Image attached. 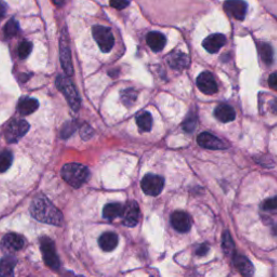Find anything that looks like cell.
<instances>
[{
	"label": "cell",
	"instance_id": "cell-1",
	"mask_svg": "<svg viewBox=\"0 0 277 277\" xmlns=\"http://www.w3.org/2000/svg\"><path fill=\"white\" fill-rule=\"evenodd\" d=\"M30 214L39 222L56 226H60L63 223V214L61 211H58L54 204L44 196H39L32 200Z\"/></svg>",
	"mask_w": 277,
	"mask_h": 277
},
{
	"label": "cell",
	"instance_id": "cell-2",
	"mask_svg": "<svg viewBox=\"0 0 277 277\" xmlns=\"http://www.w3.org/2000/svg\"><path fill=\"white\" fill-rule=\"evenodd\" d=\"M62 176L70 186L78 188L89 180V169L80 164H68L62 169Z\"/></svg>",
	"mask_w": 277,
	"mask_h": 277
},
{
	"label": "cell",
	"instance_id": "cell-3",
	"mask_svg": "<svg viewBox=\"0 0 277 277\" xmlns=\"http://www.w3.org/2000/svg\"><path fill=\"white\" fill-rule=\"evenodd\" d=\"M56 87L64 94V96L66 98V100L72 110L78 112L82 106V101L80 98H79L77 89L74 84L72 82L70 79L68 77L60 75L56 78Z\"/></svg>",
	"mask_w": 277,
	"mask_h": 277
},
{
	"label": "cell",
	"instance_id": "cell-4",
	"mask_svg": "<svg viewBox=\"0 0 277 277\" xmlns=\"http://www.w3.org/2000/svg\"><path fill=\"white\" fill-rule=\"evenodd\" d=\"M92 35H94V40L104 54H108V52L113 50L115 38L110 28L100 25L94 26V30H92Z\"/></svg>",
	"mask_w": 277,
	"mask_h": 277
},
{
	"label": "cell",
	"instance_id": "cell-5",
	"mask_svg": "<svg viewBox=\"0 0 277 277\" xmlns=\"http://www.w3.org/2000/svg\"><path fill=\"white\" fill-rule=\"evenodd\" d=\"M40 248L46 264L54 270H58L60 268V260H58V256L56 254L54 242L48 237H44L40 240Z\"/></svg>",
	"mask_w": 277,
	"mask_h": 277
},
{
	"label": "cell",
	"instance_id": "cell-6",
	"mask_svg": "<svg viewBox=\"0 0 277 277\" xmlns=\"http://www.w3.org/2000/svg\"><path fill=\"white\" fill-rule=\"evenodd\" d=\"M60 58L61 64L64 72H66L68 76H72L74 74V68H72V54L70 49V42H68V35L66 30L62 32L61 42H60Z\"/></svg>",
	"mask_w": 277,
	"mask_h": 277
},
{
	"label": "cell",
	"instance_id": "cell-7",
	"mask_svg": "<svg viewBox=\"0 0 277 277\" xmlns=\"http://www.w3.org/2000/svg\"><path fill=\"white\" fill-rule=\"evenodd\" d=\"M141 186L143 192L148 196H158L164 188V180L160 176L148 174L143 178Z\"/></svg>",
	"mask_w": 277,
	"mask_h": 277
},
{
	"label": "cell",
	"instance_id": "cell-8",
	"mask_svg": "<svg viewBox=\"0 0 277 277\" xmlns=\"http://www.w3.org/2000/svg\"><path fill=\"white\" fill-rule=\"evenodd\" d=\"M30 130V124L26 120L12 122L6 130V138L9 143H16L22 138Z\"/></svg>",
	"mask_w": 277,
	"mask_h": 277
},
{
	"label": "cell",
	"instance_id": "cell-9",
	"mask_svg": "<svg viewBox=\"0 0 277 277\" xmlns=\"http://www.w3.org/2000/svg\"><path fill=\"white\" fill-rule=\"evenodd\" d=\"M224 10L232 18L244 21L247 14L248 6L244 0H226L224 2Z\"/></svg>",
	"mask_w": 277,
	"mask_h": 277
},
{
	"label": "cell",
	"instance_id": "cell-10",
	"mask_svg": "<svg viewBox=\"0 0 277 277\" xmlns=\"http://www.w3.org/2000/svg\"><path fill=\"white\" fill-rule=\"evenodd\" d=\"M25 246V240L21 235L18 234H6L0 244V248H2L6 254L18 252L22 250Z\"/></svg>",
	"mask_w": 277,
	"mask_h": 277
},
{
	"label": "cell",
	"instance_id": "cell-11",
	"mask_svg": "<svg viewBox=\"0 0 277 277\" xmlns=\"http://www.w3.org/2000/svg\"><path fill=\"white\" fill-rule=\"evenodd\" d=\"M197 87L207 96H212L218 92V84L214 75L210 72H204L197 78Z\"/></svg>",
	"mask_w": 277,
	"mask_h": 277
},
{
	"label": "cell",
	"instance_id": "cell-12",
	"mask_svg": "<svg viewBox=\"0 0 277 277\" xmlns=\"http://www.w3.org/2000/svg\"><path fill=\"white\" fill-rule=\"evenodd\" d=\"M171 226L179 233H188L192 228V219L184 211H176L171 216Z\"/></svg>",
	"mask_w": 277,
	"mask_h": 277
},
{
	"label": "cell",
	"instance_id": "cell-13",
	"mask_svg": "<svg viewBox=\"0 0 277 277\" xmlns=\"http://www.w3.org/2000/svg\"><path fill=\"white\" fill-rule=\"evenodd\" d=\"M140 220V207L136 202H129L124 206L122 223L128 228H134Z\"/></svg>",
	"mask_w": 277,
	"mask_h": 277
},
{
	"label": "cell",
	"instance_id": "cell-14",
	"mask_svg": "<svg viewBox=\"0 0 277 277\" xmlns=\"http://www.w3.org/2000/svg\"><path fill=\"white\" fill-rule=\"evenodd\" d=\"M197 142L200 145L202 148H207V150H226L228 145L221 141L219 138L214 136L209 132H202L197 138Z\"/></svg>",
	"mask_w": 277,
	"mask_h": 277
},
{
	"label": "cell",
	"instance_id": "cell-15",
	"mask_svg": "<svg viewBox=\"0 0 277 277\" xmlns=\"http://www.w3.org/2000/svg\"><path fill=\"white\" fill-rule=\"evenodd\" d=\"M226 44V37L222 34H214L207 37L202 42L204 48L208 51L209 54H214L216 52H219L223 46Z\"/></svg>",
	"mask_w": 277,
	"mask_h": 277
},
{
	"label": "cell",
	"instance_id": "cell-16",
	"mask_svg": "<svg viewBox=\"0 0 277 277\" xmlns=\"http://www.w3.org/2000/svg\"><path fill=\"white\" fill-rule=\"evenodd\" d=\"M168 63L171 68H174L176 70H186L188 68L190 60L186 54L176 51V52H172V54H169Z\"/></svg>",
	"mask_w": 277,
	"mask_h": 277
},
{
	"label": "cell",
	"instance_id": "cell-17",
	"mask_svg": "<svg viewBox=\"0 0 277 277\" xmlns=\"http://www.w3.org/2000/svg\"><path fill=\"white\" fill-rule=\"evenodd\" d=\"M214 116L218 120L228 124L235 120L236 113L235 110L228 104H220L214 110Z\"/></svg>",
	"mask_w": 277,
	"mask_h": 277
},
{
	"label": "cell",
	"instance_id": "cell-18",
	"mask_svg": "<svg viewBox=\"0 0 277 277\" xmlns=\"http://www.w3.org/2000/svg\"><path fill=\"white\" fill-rule=\"evenodd\" d=\"M234 266L237 268V270L245 276V277H252L254 273V268L252 263L246 258L245 256L242 254H236L234 256Z\"/></svg>",
	"mask_w": 277,
	"mask_h": 277
},
{
	"label": "cell",
	"instance_id": "cell-19",
	"mask_svg": "<svg viewBox=\"0 0 277 277\" xmlns=\"http://www.w3.org/2000/svg\"><path fill=\"white\" fill-rule=\"evenodd\" d=\"M146 42L148 47L154 52H160L164 50V46L167 44L166 37H164L162 32H152L146 37Z\"/></svg>",
	"mask_w": 277,
	"mask_h": 277
},
{
	"label": "cell",
	"instance_id": "cell-20",
	"mask_svg": "<svg viewBox=\"0 0 277 277\" xmlns=\"http://www.w3.org/2000/svg\"><path fill=\"white\" fill-rule=\"evenodd\" d=\"M39 102L36 98H22L18 104V108L20 114L23 116H28L38 110Z\"/></svg>",
	"mask_w": 277,
	"mask_h": 277
},
{
	"label": "cell",
	"instance_id": "cell-21",
	"mask_svg": "<svg viewBox=\"0 0 277 277\" xmlns=\"http://www.w3.org/2000/svg\"><path fill=\"white\" fill-rule=\"evenodd\" d=\"M118 242H120V240H118L117 234L108 232L100 237V240H98V245H100L103 252H113L114 249H116V247L118 246Z\"/></svg>",
	"mask_w": 277,
	"mask_h": 277
},
{
	"label": "cell",
	"instance_id": "cell-22",
	"mask_svg": "<svg viewBox=\"0 0 277 277\" xmlns=\"http://www.w3.org/2000/svg\"><path fill=\"white\" fill-rule=\"evenodd\" d=\"M16 259L12 256H4L0 260V277H14V268L16 266Z\"/></svg>",
	"mask_w": 277,
	"mask_h": 277
},
{
	"label": "cell",
	"instance_id": "cell-23",
	"mask_svg": "<svg viewBox=\"0 0 277 277\" xmlns=\"http://www.w3.org/2000/svg\"><path fill=\"white\" fill-rule=\"evenodd\" d=\"M124 210V206H122V204H118V202L108 204V205L105 206L103 209V216L106 220L113 221L116 219V218L122 216Z\"/></svg>",
	"mask_w": 277,
	"mask_h": 277
},
{
	"label": "cell",
	"instance_id": "cell-24",
	"mask_svg": "<svg viewBox=\"0 0 277 277\" xmlns=\"http://www.w3.org/2000/svg\"><path fill=\"white\" fill-rule=\"evenodd\" d=\"M136 124L142 132H148L153 127V117L148 112L136 116Z\"/></svg>",
	"mask_w": 277,
	"mask_h": 277
},
{
	"label": "cell",
	"instance_id": "cell-25",
	"mask_svg": "<svg viewBox=\"0 0 277 277\" xmlns=\"http://www.w3.org/2000/svg\"><path fill=\"white\" fill-rule=\"evenodd\" d=\"M259 52L262 61L266 65H272L274 62V50L268 44L262 42L259 44Z\"/></svg>",
	"mask_w": 277,
	"mask_h": 277
},
{
	"label": "cell",
	"instance_id": "cell-26",
	"mask_svg": "<svg viewBox=\"0 0 277 277\" xmlns=\"http://www.w3.org/2000/svg\"><path fill=\"white\" fill-rule=\"evenodd\" d=\"M13 162V155L10 150H4L0 153V174L8 171Z\"/></svg>",
	"mask_w": 277,
	"mask_h": 277
},
{
	"label": "cell",
	"instance_id": "cell-27",
	"mask_svg": "<svg viewBox=\"0 0 277 277\" xmlns=\"http://www.w3.org/2000/svg\"><path fill=\"white\" fill-rule=\"evenodd\" d=\"M122 101L126 105V106H132V105L136 102L138 94L134 89H127L122 92Z\"/></svg>",
	"mask_w": 277,
	"mask_h": 277
},
{
	"label": "cell",
	"instance_id": "cell-28",
	"mask_svg": "<svg viewBox=\"0 0 277 277\" xmlns=\"http://www.w3.org/2000/svg\"><path fill=\"white\" fill-rule=\"evenodd\" d=\"M18 32H20V25L16 21V20H13V18L10 20V21L6 24L4 28V36L6 38H11V37L16 36Z\"/></svg>",
	"mask_w": 277,
	"mask_h": 277
},
{
	"label": "cell",
	"instance_id": "cell-29",
	"mask_svg": "<svg viewBox=\"0 0 277 277\" xmlns=\"http://www.w3.org/2000/svg\"><path fill=\"white\" fill-rule=\"evenodd\" d=\"M32 44L30 42H23L21 44L18 46V56L22 58V60H25V58H28L30 56V54H32Z\"/></svg>",
	"mask_w": 277,
	"mask_h": 277
},
{
	"label": "cell",
	"instance_id": "cell-30",
	"mask_svg": "<svg viewBox=\"0 0 277 277\" xmlns=\"http://www.w3.org/2000/svg\"><path fill=\"white\" fill-rule=\"evenodd\" d=\"M223 249L224 252H226V254H230L234 250L235 248V245H234V242L232 240V236H230L228 230H226V232H224L223 234Z\"/></svg>",
	"mask_w": 277,
	"mask_h": 277
},
{
	"label": "cell",
	"instance_id": "cell-31",
	"mask_svg": "<svg viewBox=\"0 0 277 277\" xmlns=\"http://www.w3.org/2000/svg\"><path fill=\"white\" fill-rule=\"evenodd\" d=\"M76 124L75 122H68L65 124V126L63 127L62 131H61V136L64 138H68L70 136H72V134L75 132V130H76Z\"/></svg>",
	"mask_w": 277,
	"mask_h": 277
},
{
	"label": "cell",
	"instance_id": "cell-32",
	"mask_svg": "<svg viewBox=\"0 0 277 277\" xmlns=\"http://www.w3.org/2000/svg\"><path fill=\"white\" fill-rule=\"evenodd\" d=\"M196 122H197V118L196 116H193V115H190L186 120L184 122L183 124V128L186 131H188V132H193L195 127H196Z\"/></svg>",
	"mask_w": 277,
	"mask_h": 277
},
{
	"label": "cell",
	"instance_id": "cell-33",
	"mask_svg": "<svg viewBox=\"0 0 277 277\" xmlns=\"http://www.w3.org/2000/svg\"><path fill=\"white\" fill-rule=\"evenodd\" d=\"M110 6L117 10H124L130 4L129 0H110Z\"/></svg>",
	"mask_w": 277,
	"mask_h": 277
},
{
	"label": "cell",
	"instance_id": "cell-34",
	"mask_svg": "<svg viewBox=\"0 0 277 277\" xmlns=\"http://www.w3.org/2000/svg\"><path fill=\"white\" fill-rule=\"evenodd\" d=\"M276 208H277V200H276L275 197H273V198L268 200L264 204H263V209H264V210L273 211Z\"/></svg>",
	"mask_w": 277,
	"mask_h": 277
},
{
	"label": "cell",
	"instance_id": "cell-35",
	"mask_svg": "<svg viewBox=\"0 0 277 277\" xmlns=\"http://www.w3.org/2000/svg\"><path fill=\"white\" fill-rule=\"evenodd\" d=\"M268 84H270V86H271L272 89H276V86H277V74L276 72H273L271 77H270Z\"/></svg>",
	"mask_w": 277,
	"mask_h": 277
},
{
	"label": "cell",
	"instance_id": "cell-36",
	"mask_svg": "<svg viewBox=\"0 0 277 277\" xmlns=\"http://www.w3.org/2000/svg\"><path fill=\"white\" fill-rule=\"evenodd\" d=\"M208 252H209L208 246L207 245H202L198 249H197V252L196 254H197V256H206L208 254Z\"/></svg>",
	"mask_w": 277,
	"mask_h": 277
},
{
	"label": "cell",
	"instance_id": "cell-37",
	"mask_svg": "<svg viewBox=\"0 0 277 277\" xmlns=\"http://www.w3.org/2000/svg\"><path fill=\"white\" fill-rule=\"evenodd\" d=\"M6 12V4L2 2H0V20L4 18Z\"/></svg>",
	"mask_w": 277,
	"mask_h": 277
},
{
	"label": "cell",
	"instance_id": "cell-38",
	"mask_svg": "<svg viewBox=\"0 0 277 277\" xmlns=\"http://www.w3.org/2000/svg\"><path fill=\"white\" fill-rule=\"evenodd\" d=\"M52 2H54V4L56 6H63V4H64L65 0H52Z\"/></svg>",
	"mask_w": 277,
	"mask_h": 277
}]
</instances>
